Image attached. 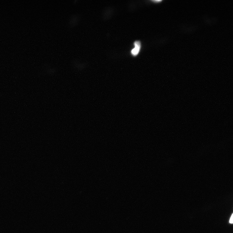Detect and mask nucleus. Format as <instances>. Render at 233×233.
Instances as JSON below:
<instances>
[{"label":"nucleus","instance_id":"1","mask_svg":"<svg viewBox=\"0 0 233 233\" xmlns=\"http://www.w3.org/2000/svg\"><path fill=\"white\" fill-rule=\"evenodd\" d=\"M135 48L131 51V54L134 56H136L139 54L141 47V43L139 41H136L134 42Z\"/></svg>","mask_w":233,"mask_h":233},{"label":"nucleus","instance_id":"2","mask_svg":"<svg viewBox=\"0 0 233 233\" xmlns=\"http://www.w3.org/2000/svg\"><path fill=\"white\" fill-rule=\"evenodd\" d=\"M233 214H232L230 220V223L232 224L233 223Z\"/></svg>","mask_w":233,"mask_h":233},{"label":"nucleus","instance_id":"3","mask_svg":"<svg viewBox=\"0 0 233 233\" xmlns=\"http://www.w3.org/2000/svg\"><path fill=\"white\" fill-rule=\"evenodd\" d=\"M152 1L154 2H161V1Z\"/></svg>","mask_w":233,"mask_h":233}]
</instances>
